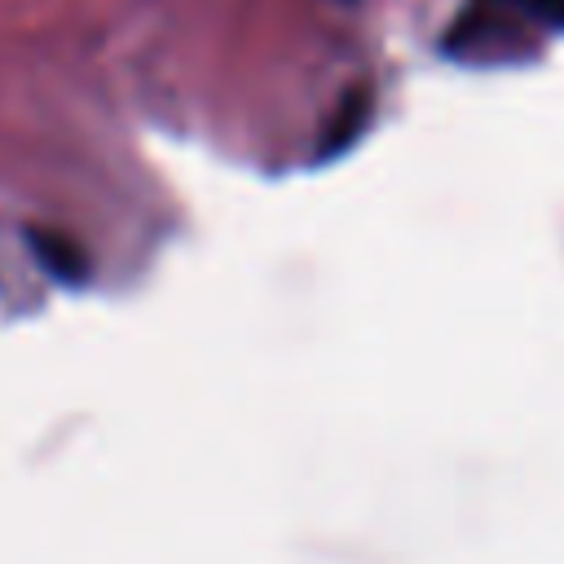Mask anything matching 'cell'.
<instances>
[{"instance_id":"7a4b0ae2","label":"cell","mask_w":564,"mask_h":564,"mask_svg":"<svg viewBox=\"0 0 564 564\" xmlns=\"http://www.w3.org/2000/svg\"><path fill=\"white\" fill-rule=\"evenodd\" d=\"M26 247H31V256L40 260V269L48 273V278H57V282H79L84 273H88V256H84V247H75L66 234H57V229H40V225H31L26 229Z\"/></svg>"},{"instance_id":"6da1fadb","label":"cell","mask_w":564,"mask_h":564,"mask_svg":"<svg viewBox=\"0 0 564 564\" xmlns=\"http://www.w3.org/2000/svg\"><path fill=\"white\" fill-rule=\"evenodd\" d=\"M366 123H370V88H348L339 101H335V115L326 119V128H322V137H317V159H335V154H344L361 132H366Z\"/></svg>"}]
</instances>
